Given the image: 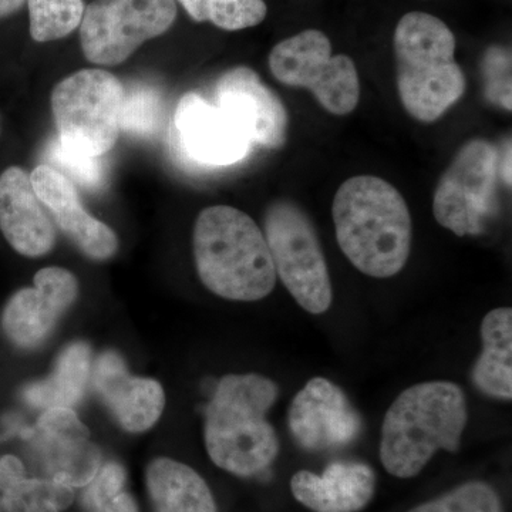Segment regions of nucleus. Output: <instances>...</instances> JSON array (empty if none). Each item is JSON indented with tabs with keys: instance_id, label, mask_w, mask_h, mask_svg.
<instances>
[{
	"instance_id": "nucleus-1",
	"label": "nucleus",
	"mask_w": 512,
	"mask_h": 512,
	"mask_svg": "<svg viewBox=\"0 0 512 512\" xmlns=\"http://www.w3.org/2000/svg\"><path fill=\"white\" fill-rule=\"evenodd\" d=\"M336 239L357 271L386 279L409 261L413 221L407 202L392 184L357 175L340 185L333 198Z\"/></svg>"
},
{
	"instance_id": "nucleus-2",
	"label": "nucleus",
	"mask_w": 512,
	"mask_h": 512,
	"mask_svg": "<svg viewBox=\"0 0 512 512\" xmlns=\"http://www.w3.org/2000/svg\"><path fill=\"white\" fill-rule=\"evenodd\" d=\"M468 423L458 384L434 380L403 390L384 414L380 461L390 476H419L440 450L457 453Z\"/></svg>"
},
{
	"instance_id": "nucleus-3",
	"label": "nucleus",
	"mask_w": 512,
	"mask_h": 512,
	"mask_svg": "<svg viewBox=\"0 0 512 512\" xmlns=\"http://www.w3.org/2000/svg\"><path fill=\"white\" fill-rule=\"evenodd\" d=\"M278 396V384L269 377H222L205 410V447L215 466L238 477L258 476L272 466L281 446L266 416Z\"/></svg>"
},
{
	"instance_id": "nucleus-4",
	"label": "nucleus",
	"mask_w": 512,
	"mask_h": 512,
	"mask_svg": "<svg viewBox=\"0 0 512 512\" xmlns=\"http://www.w3.org/2000/svg\"><path fill=\"white\" fill-rule=\"evenodd\" d=\"M194 258L202 284L220 298L255 302L275 289L278 276L264 231L237 208L214 205L200 212Z\"/></svg>"
},
{
	"instance_id": "nucleus-5",
	"label": "nucleus",
	"mask_w": 512,
	"mask_h": 512,
	"mask_svg": "<svg viewBox=\"0 0 512 512\" xmlns=\"http://www.w3.org/2000/svg\"><path fill=\"white\" fill-rule=\"evenodd\" d=\"M393 49L400 100L413 119L434 123L463 99L466 76L454 59L456 37L443 20L406 13L394 30Z\"/></svg>"
},
{
	"instance_id": "nucleus-6",
	"label": "nucleus",
	"mask_w": 512,
	"mask_h": 512,
	"mask_svg": "<svg viewBox=\"0 0 512 512\" xmlns=\"http://www.w3.org/2000/svg\"><path fill=\"white\" fill-rule=\"evenodd\" d=\"M264 235L276 276L296 303L312 315L328 312L332 281L311 217L296 202L276 200L266 208Z\"/></svg>"
},
{
	"instance_id": "nucleus-7",
	"label": "nucleus",
	"mask_w": 512,
	"mask_h": 512,
	"mask_svg": "<svg viewBox=\"0 0 512 512\" xmlns=\"http://www.w3.org/2000/svg\"><path fill=\"white\" fill-rule=\"evenodd\" d=\"M500 150L476 138L460 147L441 175L433 197V214L457 237L484 234L501 208Z\"/></svg>"
},
{
	"instance_id": "nucleus-8",
	"label": "nucleus",
	"mask_w": 512,
	"mask_h": 512,
	"mask_svg": "<svg viewBox=\"0 0 512 512\" xmlns=\"http://www.w3.org/2000/svg\"><path fill=\"white\" fill-rule=\"evenodd\" d=\"M124 93L119 77L106 70H80L62 80L50 97L60 143L93 157L113 150L121 133Z\"/></svg>"
},
{
	"instance_id": "nucleus-9",
	"label": "nucleus",
	"mask_w": 512,
	"mask_h": 512,
	"mask_svg": "<svg viewBox=\"0 0 512 512\" xmlns=\"http://www.w3.org/2000/svg\"><path fill=\"white\" fill-rule=\"evenodd\" d=\"M268 63L279 83L309 90L330 114L348 116L359 104L355 62L346 55L333 56L332 43L320 30H303L282 40L269 53Z\"/></svg>"
},
{
	"instance_id": "nucleus-10",
	"label": "nucleus",
	"mask_w": 512,
	"mask_h": 512,
	"mask_svg": "<svg viewBox=\"0 0 512 512\" xmlns=\"http://www.w3.org/2000/svg\"><path fill=\"white\" fill-rule=\"evenodd\" d=\"M177 18L175 0H99L84 10L82 50L90 63L117 66Z\"/></svg>"
},
{
	"instance_id": "nucleus-11",
	"label": "nucleus",
	"mask_w": 512,
	"mask_h": 512,
	"mask_svg": "<svg viewBox=\"0 0 512 512\" xmlns=\"http://www.w3.org/2000/svg\"><path fill=\"white\" fill-rule=\"evenodd\" d=\"M288 429L302 450H339L359 439L363 420L346 393L325 377H313L293 397Z\"/></svg>"
},
{
	"instance_id": "nucleus-12",
	"label": "nucleus",
	"mask_w": 512,
	"mask_h": 512,
	"mask_svg": "<svg viewBox=\"0 0 512 512\" xmlns=\"http://www.w3.org/2000/svg\"><path fill=\"white\" fill-rule=\"evenodd\" d=\"M174 130L180 153L205 167L239 163L252 147L244 130L224 110L194 92L178 101Z\"/></svg>"
},
{
	"instance_id": "nucleus-13",
	"label": "nucleus",
	"mask_w": 512,
	"mask_h": 512,
	"mask_svg": "<svg viewBox=\"0 0 512 512\" xmlns=\"http://www.w3.org/2000/svg\"><path fill=\"white\" fill-rule=\"evenodd\" d=\"M215 104L244 130L252 144L271 150L285 146L288 110L251 67L238 66L222 74L215 84Z\"/></svg>"
},
{
	"instance_id": "nucleus-14",
	"label": "nucleus",
	"mask_w": 512,
	"mask_h": 512,
	"mask_svg": "<svg viewBox=\"0 0 512 512\" xmlns=\"http://www.w3.org/2000/svg\"><path fill=\"white\" fill-rule=\"evenodd\" d=\"M32 446L45 478L72 488L86 487L101 467L99 448L72 409H50L40 416Z\"/></svg>"
},
{
	"instance_id": "nucleus-15",
	"label": "nucleus",
	"mask_w": 512,
	"mask_h": 512,
	"mask_svg": "<svg viewBox=\"0 0 512 512\" xmlns=\"http://www.w3.org/2000/svg\"><path fill=\"white\" fill-rule=\"evenodd\" d=\"M79 293L76 276L64 268H43L33 288L20 289L6 303L2 325L10 342L23 349L36 348L55 328Z\"/></svg>"
},
{
	"instance_id": "nucleus-16",
	"label": "nucleus",
	"mask_w": 512,
	"mask_h": 512,
	"mask_svg": "<svg viewBox=\"0 0 512 512\" xmlns=\"http://www.w3.org/2000/svg\"><path fill=\"white\" fill-rule=\"evenodd\" d=\"M37 198L52 214L64 235L84 255L106 261L119 249V239L109 225L94 218L83 207L76 185L55 168L37 165L30 174Z\"/></svg>"
},
{
	"instance_id": "nucleus-17",
	"label": "nucleus",
	"mask_w": 512,
	"mask_h": 512,
	"mask_svg": "<svg viewBox=\"0 0 512 512\" xmlns=\"http://www.w3.org/2000/svg\"><path fill=\"white\" fill-rule=\"evenodd\" d=\"M0 229L10 247L29 258L55 247V225L23 168L9 167L0 175Z\"/></svg>"
},
{
	"instance_id": "nucleus-18",
	"label": "nucleus",
	"mask_w": 512,
	"mask_h": 512,
	"mask_svg": "<svg viewBox=\"0 0 512 512\" xmlns=\"http://www.w3.org/2000/svg\"><path fill=\"white\" fill-rule=\"evenodd\" d=\"M94 387L124 430L143 433L160 419L165 404L161 384L133 377L117 353L107 352L94 366Z\"/></svg>"
},
{
	"instance_id": "nucleus-19",
	"label": "nucleus",
	"mask_w": 512,
	"mask_h": 512,
	"mask_svg": "<svg viewBox=\"0 0 512 512\" xmlns=\"http://www.w3.org/2000/svg\"><path fill=\"white\" fill-rule=\"evenodd\" d=\"M375 490V471L359 461H335L320 476L301 470L291 478L293 497L313 512L362 511Z\"/></svg>"
},
{
	"instance_id": "nucleus-20",
	"label": "nucleus",
	"mask_w": 512,
	"mask_h": 512,
	"mask_svg": "<svg viewBox=\"0 0 512 512\" xmlns=\"http://www.w3.org/2000/svg\"><path fill=\"white\" fill-rule=\"evenodd\" d=\"M483 350L473 366L471 380L485 396L512 397V309H493L481 322Z\"/></svg>"
},
{
	"instance_id": "nucleus-21",
	"label": "nucleus",
	"mask_w": 512,
	"mask_h": 512,
	"mask_svg": "<svg viewBox=\"0 0 512 512\" xmlns=\"http://www.w3.org/2000/svg\"><path fill=\"white\" fill-rule=\"evenodd\" d=\"M146 480L156 512H218L210 487L187 464L157 458L148 466Z\"/></svg>"
},
{
	"instance_id": "nucleus-22",
	"label": "nucleus",
	"mask_w": 512,
	"mask_h": 512,
	"mask_svg": "<svg viewBox=\"0 0 512 512\" xmlns=\"http://www.w3.org/2000/svg\"><path fill=\"white\" fill-rule=\"evenodd\" d=\"M92 369V353L86 343L63 350L49 379L30 384L23 399L37 409H72L82 399Z\"/></svg>"
},
{
	"instance_id": "nucleus-23",
	"label": "nucleus",
	"mask_w": 512,
	"mask_h": 512,
	"mask_svg": "<svg viewBox=\"0 0 512 512\" xmlns=\"http://www.w3.org/2000/svg\"><path fill=\"white\" fill-rule=\"evenodd\" d=\"M73 488L52 478L19 477L0 500V512H62L72 504Z\"/></svg>"
},
{
	"instance_id": "nucleus-24",
	"label": "nucleus",
	"mask_w": 512,
	"mask_h": 512,
	"mask_svg": "<svg viewBox=\"0 0 512 512\" xmlns=\"http://www.w3.org/2000/svg\"><path fill=\"white\" fill-rule=\"evenodd\" d=\"M195 22H210L235 32L261 25L268 13L264 0H178Z\"/></svg>"
},
{
	"instance_id": "nucleus-25",
	"label": "nucleus",
	"mask_w": 512,
	"mask_h": 512,
	"mask_svg": "<svg viewBox=\"0 0 512 512\" xmlns=\"http://www.w3.org/2000/svg\"><path fill=\"white\" fill-rule=\"evenodd\" d=\"M165 124L163 93L146 83H137L124 93L121 131L128 136L151 140L160 136Z\"/></svg>"
},
{
	"instance_id": "nucleus-26",
	"label": "nucleus",
	"mask_w": 512,
	"mask_h": 512,
	"mask_svg": "<svg viewBox=\"0 0 512 512\" xmlns=\"http://www.w3.org/2000/svg\"><path fill=\"white\" fill-rule=\"evenodd\" d=\"M29 8L30 36L35 42H55L80 28L83 0H26Z\"/></svg>"
},
{
	"instance_id": "nucleus-27",
	"label": "nucleus",
	"mask_w": 512,
	"mask_h": 512,
	"mask_svg": "<svg viewBox=\"0 0 512 512\" xmlns=\"http://www.w3.org/2000/svg\"><path fill=\"white\" fill-rule=\"evenodd\" d=\"M86 512H138L136 500L126 491V471L117 463L101 466L83 494Z\"/></svg>"
},
{
	"instance_id": "nucleus-28",
	"label": "nucleus",
	"mask_w": 512,
	"mask_h": 512,
	"mask_svg": "<svg viewBox=\"0 0 512 512\" xmlns=\"http://www.w3.org/2000/svg\"><path fill=\"white\" fill-rule=\"evenodd\" d=\"M45 158L47 165L66 175L83 190L97 192L106 187L107 171L103 157L87 156L64 146L57 138L46 147Z\"/></svg>"
},
{
	"instance_id": "nucleus-29",
	"label": "nucleus",
	"mask_w": 512,
	"mask_h": 512,
	"mask_svg": "<svg viewBox=\"0 0 512 512\" xmlns=\"http://www.w3.org/2000/svg\"><path fill=\"white\" fill-rule=\"evenodd\" d=\"M409 512H504V508L493 485L467 481Z\"/></svg>"
},
{
	"instance_id": "nucleus-30",
	"label": "nucleus",
	"mask_w": 512,
	"mask_h": 512,
	"mask_svg": "<svg viewBox=\"0 0 512 512\" xmlns=\"http://www.w3.org/2000/svg\"><path fill=\"white\" fill-rule=\"evenodd\" d=\"M481 72L488 101L511 111V50L494 45L485 50Z\"/></svg>"
},
{
	"instance_id": "nucleus-31",
	"label": "nucleus",
	"mask_w": 512,
	"mask_h": 512,
	"mask_svg": "<svg viewBox=\"0 0 512 512\" xmlns=\"http://www.w3.org/2000/svg\"><path fill=\"white\" fill-rule=\"evenodd\" d=\"M22 476H25V468L19 458L13 456L0 458V500L9 485Z\"/></svg>"
},
{
	"instance_id": "nucleus-32",
	"label": "nucleus",
	"mask_w": 512,
	"mask_h": 512,
	"mask_svg": "<svg viewBox=\"0 0 512 512\" xmlns=\"http://www.w3.org/2000/svg\"><path fill=\"white\" fill-rule=\"evenodd\" d=\"M511 140L508 138L507 144L504 146L503 153L500 151V174L501 180L505 185L511 188Z\"/></svg>"
},
{
	"instance_id": "nucleus-33",
	"label": "nucleus",
	"mask_w": 512,
	"mask_h": 512,
	"mask_svg": "<svg viewBox=\"0 0 512 512\" xmlns=\"http://www.w3.org/2000/svg\"><path fill=\"white\" fill-rule=\"evenodd\" d=\"M26 0H0V19L8 18L13 13L19 12Z\"/></svg>"
}]
</instances>
